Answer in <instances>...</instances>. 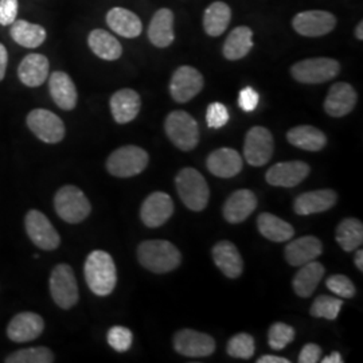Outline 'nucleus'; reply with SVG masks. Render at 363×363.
I'll use <instances>...</instances> for the list:
<instances>
[{"mask_svg": "<svg viewBox=\"0 0 363 363\" xmlns=\"http://www.w3.org/2000/svg\"><path fill=\"white\" fill-rule=\"evenodd\" d=\"M148 154L136 145H125L113 151L106 160V169L117 178H130L148 166Z\"/></svg>", "mask_w": 363, "mask_h": 363, "instance_id": "5", "label": "nucleus"}, {"mask_svg": "<svg viewBox=\"0 0 363 363\" xmlns=\"http://www.w3.org/2000/svg\"><path fill=\"white\" fill-rule=\"evenodd\" d=\"M286 139L289 143L300 150L311 152L323 150L327 143L325 133L311 125H300L288 130Z\"/></svg>", "mask_w": 363, "mask_h": 363, "instance_id": "32", "label": "nucleus"}, {"mask_svg": "<svg viewBox=\"0 0 363 363\" xmlns=\"http://www.w3.org/2000/svg\"><path fill=\"white\" fill-rule=\"evenodd\" d=\"M327 288L339 298H354V295L357 292L355 286L352 284L350 279L343 274H334V276L328 277Z\"/></svg>", "mask_w": 363, "mask_h": 363, "instance_id": "42", "label": "nucleus"}, {"mask_svg": "<svg viewBox=\"0 0 363 363\" xmlns=\"http://www.w3.org/2000/svg\"><path fill=\"white\" fill-rule=\"evenodd\" d=\"M342 306H343V300L322 295L315 298L310 312L313 318H325L328 320H335Z\"/></svg>", "mask_w": 363, "mask_h": 363, "instance_id": "38", "label": "nucleus"}, {"mask_svg": "<svg viewBox=\"0 0 363 363\" xmlns=\"http://www.w3.org/2000/svg\"><path fill=\"white\" fill-rule=\"evenodd\" d=\"M109 28L124 38H136L142 34L143 25L140 18L127 9L115 7L106 13Z\"/></svg>", "mask_w": 363, "mask_h": 363, "instance_id": "28", "label": "nucleus"}, {"mask_svg": "<svg viewBox=\"0 0 363 363\" xmlns=\"http://www.w3.org/2000/svg\"><path fill=\"white\" fill-rule=\"evenodd\" d=\"M208 169L220 178H233L242 169V157L233 148H220L208 157Z\"/></svg>", "mask_w": 363, "mask_h": 363, "instance_id": "23", "label": "nucleus"}, {"mask_svg": "<svg viewBox=\"0 0 363 363\" xmlns=\"http://www.w3.org/2000/svg\"><path fill=\"white\" fill-rule=\"evenodd\" d=\"M259 96L253 88L247 86L238 94V105L244 112H253L259 106Z\"/></svg>", "mask_w": 363, "mask_h": 363, "instance_id": "45", "label": "nucleus"}, {"mask_svg": "<svg viewBox=\"0 0 363 363\" xmlns=\"http://www.w3.org/2000/svg\"><path fill=\"white\" fill-rule=\"evenodd\" d=\"M325 267L318 261L301 265V269L292 280V286L300 298H310L325 276Z\"/></svg>", "mask_w": 363, "mask_h": 363, "instance_id": "29", "label": "nucleus"}, {"mask_svg": "<svg viewBox=\"0 0 363 363\" xmlns=\"http://www.w3.org/2000/svg\"><path fill=\"white\" fill-rule=\"evenodd\" d=\"M174 214V202L166 193L156 191L147 196L140 208V217L147 228L164 225Z\"/></svg>", "mask_w": 363, "mask_h": 363, "instance_id": "15", "label": "nucleus"}, {"mask_svg": "<svg viewBox=\"0 0 363 363\" xmlns=\"http://www.w3.org/2000/svg\"><path fill=\"white\" fill-rule=\"evenodd\" d=\"M257 208V196L253 191L242 189L234 191L223 205V217L230 223H240Z\"/></svg>", "mask_w": 363, "mask_h": 363, "instance_id": "19", "label": "nucleus"}, {"mask_svg": "<svg viewBox=\"0 0 363 363\" xmlns=\"http://www.w3.org/2000/svg\"><path fill=\"white\" fill-rule=\"evenodd\" d=\"M49 91L52 101L64 111H72L77 105V89L65 72H54L49 78Z\"/></svg>", "mask_w": 363, "mask_h": 363, "instance_id": "25", "label": "nucleus"}, {"mask_svg": "<svg viewBox=\"0 0 363 363\" xmlns=\"http://www.w3.org/2000/svg\"><path fill=\"white\" fill-rule=\"evenodd\" d=\"M295 339L294 327L286 323H274L268 333V343L274 350H283Z\"/></svg>", "mask_w": 363, "mask_h": 363, "instance_id": "40", "label": "nucleus"}, {"mask_svg": "<svg viewBox=\"0 0 363 363\" xmlns=\"http://www.w3.org/2000/svg\"><path fill=\"white\" fill-rule=\"evenodd\" d=\"M259 363H289L288 359L286 358H283V357H276V355H264V357H261L259 361Z\"/></svg>", "mask_w": 363, "mask_h": 363, "instance_id": "48", "label": "nucleus"}, {"mask_svg": "<svg viewBox=\"0 0 363 363\" xmlns=\"http://www.w3.org/2000/svg\"><path fill=\"white\" fill-rule=\"evenodd\" d=\"M54 208L61 220L67 223H79L91 214L89 199L76 186L61 187L54 196Z\"/></svg>", "mask_w": 363, "mask_h": 363, "instance_id": "4", "label": "nucleus"}, {"mask_svg": "<svg viewBox=\"0 0 363 363\" xmlns=\"http://www.w3.org/2000/svg\"><path fill=\"white\" fill-rule=\"evenodd\" d=\"M7 64H9V52L6 46L0 43V81H3V78L6 76Z\"/></svg>", "mask_w": 363, "mask_h": 363, "instance_id": "47", "label": "nucleus"}, {"mask_svg": "<svg viewBox=\"0 0 363 363\" xmlns=\"http://www.w3.org/2000/svg\"><path fill=\"white\" fill-rule=\"evenodd\" d=\"M320 357H322L320 346L315 343H308L300 351L298 361L300 363H316L319 362Z\"/></svg>", "mask_w": 363, "mask_h": 363, "instance_id": "46", "label": "nucleus"}, {"mask_svg": "<svg viewBox=\"0 0 363 363\" xmlns=\"http://www.w3.org/2000/svg\"><path fill=\"white\" fill-rule=\"evenodd\" d=\"M174 347L184 357L199 358L211 355L216 351V342L208 334L186 328L174 335Z\"/></svg>", "mask_w": 363, "mask_h": 363, "instance_id": "14", "label": "nucleus"}, {"mask_svg": "<svg viewBox=\"0 0 363 363\" xmlns=\"http://www.w3.org/2000/svg\"><path fill=\"white\" fill-rule=\"evenodd\" d=\"M138 259L151 272L167 273L181 265L182 255L178 247L169 241L150 240L138 247Z\"/></svg>", "mask_w": 363, "mask_h": 363, "instance_id": "2", "label": "nucleus"}, {"mask_svg": "<svg viewBox=\"0 0 363 363\" xmlns=\"http://www.w3.org/2000/svg\"><path fill=\"white\" fill-rule=\"evenodd\" d=\"M340 72L339 62L333 58H308L291 67V74L301 84H323L337 77Z\"/></svg>", "mask_w": 363, "mask_h": 363, "instance_id": "8", "label": "nucleus"}, {"mask_svg": "<svg viewBox=\"0 0 363 363\" xmlns=\"http://www.w3.org/2000/svg\"><path fill=\"white\" fill-rule=\"evenodd\" d=\"M175 183L178 194L186 208L193 211H202L208 206L210 190L208 182L199 171L191 167L181 169Z\"/></svg>", "mask_w": 363, "mask_h": 363, "instance_id": "3", "label": "nucleus"}, {"mask_svg": "<svg viewBox=\"0 0 363 363\" xmlns=\"http://www.w3.org/2000/svg\"><path fill=\"white\" fill-rule=\"evenodd\" d=\"M355 267L359 271H363V252L361 249H358L355 253Z\"/></svg>", "mask_w": 363, "mask_h": 363, "instance_id": "50", "label": "nucleus"}, {"mask_svg": "<svg viewBox=\"0 0 363 363\" xmlns=\"http://www.w3.org/2000/svg\"><path fill=\"white\" fill-rule=\"evenodd\" d=\"M91 52L105 61H116L123 54V46L111 33L103 28L93 30L88 37Z\"/></svg>", "mask_w": 363, "mask_h": 363, "instance_id": "30", "label": "nucleus"}, {"mask_svg": "<svg viewBox=\"0 0 363 363\" xmlns=\"http://www.w3.org/2000/svg\"><path fill=\"white\" fill-rule=\"evenodd\" d=\"M203 84L205 81L201 72L193 66H181L175 70L169 82L171 97L179 104L189 103L203 89Z\"/></svg>", "mask_w": 363, "mask_h": 363, "instance_id": "10", "label": "nucleus"}, {"mask_svg": "<svg viewBox=\"0 0 363 363\" xmlns=\"http://www.w3.org/2000/svg\"><path fill=\"white\" fill-rule=\"evenodd\" d=\"M232 10L223 1H214L203 13V28L210 37H220L229 27Z\"/></svg>", "mask_w": 363, "mask_h": 363, "instance_id": "33", "label": "nucleus"}, {"mask_svg": "<svg viewBox=\"0 0 363 363\" xmlns=\"http://www.w3.org/2000/svg\"><path fill=\"white\" fill-rule=\"evenodd\" d=\"M323 252L322 241L313 235H304L286 247V259L292 267H301L318 259Z\"/></svg>", "mask_w": 363, "mask_h": 363, "instance_id": "20", "label": "nucleus"}, {"mask_svg": "<svg viewBox=\"0 0 363 363\" xmlns=\"http://www.w3.org/2000/svg\"><path fill=\"white\" fill-rule=\"evenodd\" d=\"M323 363H342L343 362V359H342V357H340V354L337 352V351H334L331 355H328V357H325L323 358Z\"/></svg>", "mask_w": 363, "mask_h": 363, "instance_id": "49", "label": "nucleus"}, {"mask_svg": "<svg viewBox=\"0 0 363 363\" xmlns=\"http://www.w3.org/2000/svg\"><path fill=\"white\" fill-rule=\"evenodd\" d=\"M18 0H0V25L11 26L18 16Z\"/></svg>", "mask_w": 363, "mask_h": 363, "instance_id": "44", "label": "nucleus"}, {"mask_svg": "<svg viewBox=\"0 0 363 363\" xmlns=\"http://www.w3.org/2000/svg\"><path fill=\"white\" fill-rule=\"evenodd\" d=\"M86 284L97 296H108L113 292L117 283L115 261L104 250H93L84 267Z\"/></svg>", "mask_w": 363, "mask_h": 363, "instance_id": "1", "label": "nucleus"}, {"mask_svg": "<svg viewBox=\"0 0 363 363\" xmlns=\"http://www.w3.org/2000/svg\"><path fill=\"white\" fill-rule=\"evenodd\" d=\"M337 201V195L334 190H316L298 196L294 208L298 216H311L334 208Z\"/></svg>", "mask_w": 363, "mask_h": 363, "instance_id": "24", "label": "nucleus"}, {"mask_svg": "<svg viewBox=\"0 0 363 363\" xmlns=\"http://www.w3.org/2000/svg\"><path fill=\"white\" fill-rule=\"evenodd\" d=\"M49 60L38 52L26 55L18 67V77L28 88H38L49 77Z\"/></svg>", "mask_w": 363, "mask_h": 363, "instance_id": "22", "label": "nucleus"}, {"mask_svg": "<svg viewBox=\"0 0 363 363\" xmlns=\"http://www.w3.org/2000/svg\"><path fill=\"white\" fill-rule=\"evenodd\" d=\"M111 112L118 124H127L135 120L140 112L142 100L133 89H120L111 97Z\"/></svg>", "mask_w": 363, "mask_h": 363, "instance_id": "21", "label": "nucleus"}, {"mask_svg": "<svg viewBox=\"0 0 363 363\" xmlns=\"http://www.w3.org/2000/svg\"><path fill=\"white\" fill-rule=\"evenodd\" d=\"M253 48V31L247 26L235 27L223 43V57L238 61L247 57Z\"/></svg>", "mask_w": 363, "mask_h": 363, "instance_id": "31", "label": "nucleus"}, {"mask_svg": "<svg viewBox=\"0 0 363 363\" xmlns=\"http://www.w3.org/2000/svg\"><path fill=\"white\" fill-rule=\"evenodd\" d=\"M27 125L43 143H60L65 138L64 121L48 109L31 111L27 116Z\"/></svg>", "mask_w": 363, "mask_h": 363, "instance_id": "9", "label": "nucleus"}, {"mask_svg": "<svg viewBox=\"0 0 363 363\" xmlns=\"http://www.w3.org/2000/svg\"><path fill=\"white\" fill-rule=\"evenodd\" d=\"M337 241L345 252H352L363 244V225L355 218H346L339 223Z\"/></svg>", "mask_w": 363, "mask_h": 363, "instance_id": "36", "label": "nucleus"}, {"mask_svg": "<svg viewBox=\"0 0 363 363\" xmlns=\"http://www.w3.org/2000/svg\"><path fill=\"white\" fill-rule=\"evenodd\" d=\"M150 42L159 48L164 49L171 46L175 39L174 33V13L169 9L157 10L148 26Z\"/></svg>", "mask_w": 363, "mask_h": 363, "instance_id": "27", "label": "nucleus"}, {"mask_svg": "<svg viewBox=\"0 0 363 363\" xmlns=\"http://www.w3.org/2000/svg\"><path fill=\"white\" fill-rule=\"evenodd\" d=\"M45 322L35 312L18 313L7 327V337L15 343H26L40 337Z\"/></svg>", "mask_w": 363, "mask_h": 363, "instance_id": "17", "label": "nucleus"}, {"mask_svg": "<svg viewBox=\"0 0 363 363\" xmlns=\"http://www.w3.org/2000/svg\"><path fill=\"white\" fill-rule=\"evenodd\" d=\"M50 294L54 303L62 310H70L77 304V280L70 265L58 264L52 269L50 276Z\"/></svg>", "mask_w": 363, "mask_h": 363, "instance_id": "7", "label": "nucleus"}, {"mask_svg": "<svg viewBox=\"0 0 363 363\" xmlns=\"http://www.w3.org/2000/svg\"><path fill=\"white\" fill-rule=\"evenodd\" d=\"M213 259L216 265L226 277L237 279L244 271V261L237 247L230 241H220L213 247Z\"/></svg>", "mask_w": 363, "mask_h": 363, "instance_id": "26", "label": "nucleus"}, {"mask_svg": "<svg viewBox=\"0 0 363 363\" xmlns=\"http://www.w3.org/2000/svg\"><path fill=\"white\" fill-rule=\"evenodd\" d=\"M310 174V166L304 162H283L276 163L267 171V182L276 187H295Z\"/></svg>", "mask_w": 363, "mask_h": 363, "instance_id": "16", "label": "nucleus"}, {"mask_svg": "<svg viewBox=\"0 0 363 363\" xmlns=\"http://www.w3.org/2000/svg\"><path fill=\"white\" fill-rule=\"evenodd\" d=\"M25 225H26V232L30 240L39 249L54 250L60 247L61 244L60 234L54 229L49 218L39 210H30L27 213Z\"/></svg>", "mask_w": 363, "mask_h": 363, "instance_id": "11", "label": "nucleus"}, {"mask_svg": "<svg viewBox=\"0 0 363 363\" xmlns=\"http://www.w3.org/2000/svg\"><path fill=\"white\" fill-rule=\"evenodd\" d=\"M54 354L48 347H31L15 351L6 358V363H52Z\"/></svg>", "mask_w": 363, "mask_h": 363, "instance_id": "37", "label": "nucleus"}, {"mask_svg": "<svg viewBox=\"0 0 363 363\" xmlns=\"http://www.w3.org/2000/svg\"><path fill=\"white\" fill-rule=\"evenodd\" d=\"M257 226L261 235L274 242H284L294 237V228L281 218L271 213H262L257 218Z\"/></svg>", "mask_w": 363, "mask_h": 363, "instance_id": "35", "label": "nucleus"}, {"mask_svg": "<svg viewBox=\"0 0 363 363\" xmlns=\"http://www.w3.org/2000/svg\"><path fill=\"white\" fill-rule=\"evenodd\" d=\"M272 133L264 127H253L247 130L244 144V156L253 167L267 164L273 155Z\"/></svg>", "mask_w": 363, "mask_h": 363, "instance_id": "12", "label": "nucleus"}, {"mask_svg": "<svg viewBox=\"0 0 363 363\" xmlns=\"http://www.w3.org/2000/svg\"><path fill=\"white\" fill-rule=\"evenodd\" d=\"M357 100V91L350 84L337 82L330 88L325 97V111L331 117L346 116L355 108Z\"/></svg>", "mask_w": 363, "mask_h": 363, "instance_id": "18", "label": "nucleus"}, {"mask_svg": "<svg viewBox=\"0 0 363 363\" xmlns=\"http://www.w3.org/2000/svg\"><path fill=\"white\" fill-rule=\"evenodd\" d=\"M292 26L300 35L316 38L330 34L337 26V18L323 10H308L298 13L292 21Z\"/></svg>", "mask_w": 363, "mask_h": 363, "instance_id": "13", "label": "nucleus"}, {"mask_svg": "<svg viewBox=\"0 0 363 363\" xmlns=\"http://www.w3.org/2000/svg\"><path fill=\"white\" fill-rule=\"evenodd\" d=\"M229 111L220 103H211L206 111V121L208 125L213 130H220L225 127L229 121Z\"/></svg>", "mask_w": 363, "mask_h": 363, "instance_id": "43", "label": "nucleus"}, {"mask_svg": "<svg viewBox=\"0 0 363 363\" xmlns=\"http://www.w3.org/2000/svg\"><path fill=\"white\" fill-rule=\"evenodd\" d=\"M164 130L169 140L182 151H191L199 142V128L194 117L184 111L171 112L166 123Z\"/></svg>", "mask_w": 363, "mask_h": 363, "instance_id": "6", "label": "nucleus"}, {"mask_svg": "<svg viewBox=\"0 0 363 363\" xmlns=\"http://www.w3.org/2000/svg\"><path fill=\"white\" fill-rule=\"evenodd\" d=\"M255 339L249 334H237L228 343V354L233 358L249 359L255 354Z\"/></svg>", "mask_w": 363, "mask_h": 363, "instance_id": "39", "label": "nucleus"}, {"mask_svg": "<svg viewBox=\"0 0 363 363\" xmlns=\"http://www.w3.org/2000/svg\"><path fill=\"white\" fill-rule=\"evenodd\" d=\"M133 342V335L130 328L123 325H115L108 331V343L113 350L118 352L130 350Z\"/></svg>", "mask_w": 363, "mask_h": 363, "instance_id": "41", "label": "nucleus"}, {"mask_svg": "<svg viewBox=\"0 0 363 363\" xmlns=\"http://www.w3.org/2000/svg\"><path fill=\"white\" fill-rule=\"evenodd\" d=\"M355 37L359 39V40H362L363 39V23L362 22H359L358 23V26L355 28Z\"/></svg>", "mask_w": 363, "mask_h": 363, "instance_id": "51", "label": "nucleus"}, {"mask_svg": "<svg viewBox=\"0 0 363 363\" xmlns=\"http://www.w3.org/2000/svg\"><path fill=\"white\" fill-rule=\"evenodd\" d=\"M10 35L19 46L26 49H35L46 40L48 33L39 25L19 19L11 25Z\"/></svg>", "mask_w": 363, "mask_h": 363, "instance_id": "34", "label": "nucleus"}]
</instances>
